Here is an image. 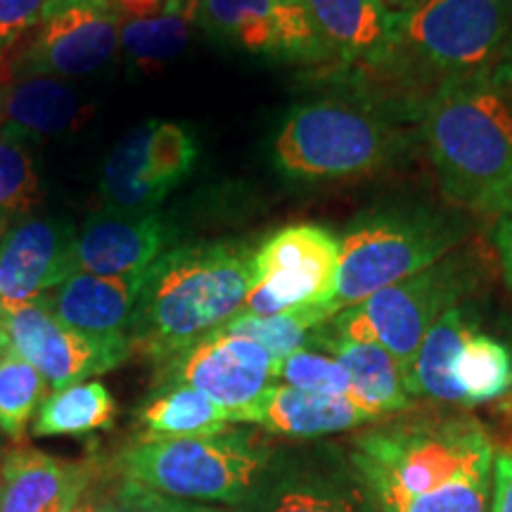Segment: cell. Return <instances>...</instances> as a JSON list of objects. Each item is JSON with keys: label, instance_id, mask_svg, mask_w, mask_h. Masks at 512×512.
Segmentation results:
<instances>
[{"label": "cell", "instance_id": "obj_25", "mask_svg": "<svg viewBox=\"0 0 512 512\" xmlns=\"http://www.w3.org/2000/svg\"><path fill=\"white\" fill-rule=\"evenodd\" d=\"M266 512H380L366 482L349 467H337L330 475L297 479L280 486L268 501Z\"/></svg>", "mask_w": 512, "mask_h": 512}, {"label": "cell", "instance_id": "obj_35", "mask_svg": "<svg viewBox=\"0 0 512 512\" xmlns=\"http://www.w3.org/2000/svg\"><path fill=\"white\" fill-rule=\"evenodd\" d=\"M489 512H512V451L496 456Z\"/></svg>", "mask_w": 512, "mask_h": 512}, {"label": "cell", "instance_id": "obj_11", "mask_svg": "<svg viewBox=\"0 0 512 512\" xmlns=\"http://www.w3.org/2000/svg\"><path fill=\"white\" fill-rule=\"evenodd\" d=\"M197 24L245 53L287 62L330 55L306 0H197Z\"/></svg>", "mask_w": 512, "mask_h": 512}, {"label": "cell", "instance_id": "obj_39", "mask_svg": "<svg viewBox=\"0 0 512 512\" xmlns=\"http://www.w3.org/2000/svg\"><path fill=\"white\" fill-rule=\"evenodd\" d=\"M377 3L384 5V8L392 12V15L403 17V15H406V12H411L415 5L420 3V0H377Z\"/></svg>", "mask_w": 512, "mask_h": 512}, {"label": "cell", "instance_id": "obj_5", "mask_svg": "<svg viewBox=\"0 0 512 512\" xmlns=\"http://www.w3.org/2000/svg\"><path fill=\"white\" fill-rule=\"evenodd\" d=\"M458 238L456 223L425 209H384L366 216L339 240L332 311L366 302L384 287L427 271Z\"/></svg>", "mask_w": 512, "mask_h": 512}, {"label": "cell", "instance_id": "obj_2", "mask_svg": "<svg viewBox=\"0 0 512 512\" xmlns=\"http://www.w3.org/2000/svg\"><path fill=\"white\" fill-rule=\"evenodd\" d=\"M254 283V252L242 242L166 249L147 268L133 311L131 349L171 363L242 313Z\"/></svg>", "mask_w": 512, "mask_h": 512}, {"label": "cell", "instance_id": "obj_8", "mask_svg": "<svg viewBox=\"0 0 512 512\" xmlns=\"http://www.w3.org/2000/svg\"><path fill=\"white\" fill-rule=\"evenodd\" d=\"M505 34L503 0H420L399 17V55L413 57L444 81L463 79L489 69Z\"/></svg>", "mask_w": 512, "mask_h": 512}, {"label": "cell", "instance_id": "obj_1", "mask_svg": "<svg viewBox=\"0 0 512 512\" xmlns=\"http://www.w3.org/2000/svg\"><path fill=\"white\" fill-rule=\"evenodd\" d=\"M351 463L380 512H489L496 453L475 418H425L363 432Z\"/></svg>", "mask_w": 512, "mask_h": 512}, {"label": "cell", "instance_id": "obj_34", "mask_svg": "<svg viewBox=\"0 0 512 512\" xmlns=\"http://www.w3.org/2000/svg\"><path fill=\"white\" fill-rule=\"evenodd\" d=\"M46 3L48 0H0V50L36 27Z\"/></svg>", "mask_w": 512, "mask_h": 512}, {"label": "cell", "instance_id": "obj_23", "mask_svg": "<svg viewBox=\"0 0 512 512\" xmlns=\"http://www.w3.org/2000/svg\"><path fill=\"white\" fill-rule=\"evenodd\" d=\"M475 330L470 316L463 306H451L432 325L422 347L415 356L411 375H408V392L411 396H427V399L444 403H463L453 380V363L467 335Z\"/></svg>", "mask_w": 512, "mask_h": 512}, {"label": "cell", "instance_id": "obj_10", "mask_svg": "<svg viewBox=\"0 0 512 512\" xmlns=\"http://www.w3.org/2000/svg\"><path fill=\"white\" fill-rule=\"evenodd\" d=\"M197 140L174 121H147L119 140L102 171V192L114 211H155L192 174Z\"/></svg>", "mask_w": 512, "mask_h": 512}, {"label": "cell", "instance_id": "obj_12", "mask_svg": "<svg viewBox=\"0 0 512 512\" xmlns=\"http://www.w3.org/2000/svg\"><path fill=\"white\" fill-rule=\"evenodd\" d=\"M171 384L209 396L233 422H249L254 406L275 380L278 358L254 339L214 332L169 363Z\"/></svg>", "mask_w": 512, "mask_h": 512}, {"label": "cell", "instance_id": "obj_33", "mask_svg": "<svg viewBox=\"0 0 512 512\" xmlns=\"http://www.w3.org/2000/svg\"><path fill=\"white\" fill-rule=\"evenodd\" d=\"M72 512H211L181 498H171L150 489V486L124 477L117 486L102 494H86L76 503Z\"/></svg>", "mask_w": 512, "mask_h": 512}, {"label": "cell", "instance_id": "obj_21", "mask_svg": "<svg viewBox=\"0 0 512 512\" xmlns=\"http://www.w3.org/2000/svg\"><path fill=\"white\" fill-rule=\"evenodd\" d=\"M311 344H318L320 349L337 358L349 377V396L375 418L403 411L411 403V392L406 387L401 366L380 344L332 335L330 330H325V325L313 330Z\"/></svg>", "mask_w": 512, "mask_h": 512}, {"label": "cell", "instance_id": "obj_22", "mask_svg": "<svg viewBox=\"0 0 512 512\" xmlns=\"http://www.w3.org/2000/svg\"><path fill=\"white\" fill-rule=\"evenodd\" d=\"M86 112L79 95L55 76L31 74L29 79L15 83L3 93L0 114H3L5 136H55L67 131Z\"/></svg>", "mask_w": 512, "mask_h": 512}, {"label": "cell", "instance_id": "obj_41", "mask_svg": "<svg viewBox=\"0 0 512 512\" xmlns=\"http://www.w3.org/2000/svg\"><path fill=\"white\" fill-rule=\"evenodd\" d=\"M508 72H510V79H512V67H510V69H508Z\"/></svg>", "mask_w": 512, "mask_h": 512}, {"label": "cell", "instance_id": "obj_36", "mask_svg": "<svg viewBox=\"0 0 512 512\" xmlns=\"http://www.w3.org/2000/svg\"><path fill=\"white\" fill-rule=\"evenodd\" d=\"M112 5V10L117 12L124 22L128 19H150V17H162L169 15L166 10V0H107Z\"/></svg>", "mask_w": 512, "mask_h": 512}, {"label": "cell", "instance_id": "obj_31", "mask_svg": "<svg viewBox=\"0 0 512 512\" xmlns=\"http://www.w3.org/2000/svg\"><path fill=\"white\" fill-rule=\"evenodd\" d=\"M190 41L188 17L162 15L121 22L119 43L138 64H157L176 57Z\"/></svg>", "mask_w": 512, "mask_h": 512}, {"label": "cell", "instance_id": "obj_27", "mask_svg": "<svg viewBox=\"0 0 512 512\" xmlns=\"http://www.w3.org/2000/svg\"><path fill=\"white\" fill-rule=\"evenodd\" d=\"M463 406L501 399L512 389V354L498 339L472 330L453 363Z\"/></svg>", "mask_w": 512, "mask_h": 512}, {"label": "cell", "instance_id": "obj_28", "mask_svg": "<svg viewBox=\"0 0 512 512\" xmlns=\"http://www.w3.org/2000/svg\"><path fill=\"white\" fill-rule=\"evenodd\" d=\"M325 318L318 311L299 309L275 313V316H252V313H238L228 325H223V332L254 339L266 351L283 361L294 351L309 347L311 335L318 325H323Z\"/></svg>", "mask_w": 512, "mask_h": 512}, {"label": "cell", "instance_id": "obj_6", "mask_svg": "<svg viewBox=\"0 0 512 512\" xmlns=\"http://www.w3.org/2000/svg\"><path fill=\"white\" fill-rule=\"evenodd\" d=\"M266 453L235 432L143 439L121 456L124 477L181 501H245Z\"/></svg>", "mask_w": 512, "mask_h": 512}, {"label": "cell", "instance_id": "obj_9", "mask_svg": "<svg viewBox=\"0 0 512 512\" xmlns=\"http://www.w3.org/2000/svg\"><path fill=\"white\" fill-rule=\"evenodd\" d=\"M337 264L339 240L328 228L299 223L278 230L254 252V283L242 313L309 309L330 320Z\"/></svg>", "mask_w": 512, "mask_h": 512}, {"label": "cell", "instance_id": "obj_32", "mask_svg": "<svg viewBox=\"0 0 512 512\" xmlns=\"http://www.w3.org/2000/svg\"><path fill=\"white\" fill-rule=\"evenodd\" d=\"M275 377H280L283 384H290L294 389L325 396H349L351 384L344 368L339 366L337 358L328 351L318 349H299L283 361H278Z\"/></svg>", "mask_w": 512, "mask_h": 512}, {"label": "cell", "instance_id": "obj_15", "mask_svg": "<svg viewBox=\"0 0 512 512\" xmlns=\"http://www.w3.org/2000/svg\"><path fill=\"white\" fill-rule=\"evenodd\" d=\"M76 230L64 219H31L0 238V313L46 297L74 275Z\"/></svg>", "mask_w": 512, "mask_h": 512}, {"label": "cell", "instance_id": "obj_14", "mask_svg": "<svg viewBox=\"0 0 512 512\" xmlns=\"http://www.w3.org/2000/svg\"><path fill=\"white\" fill-rule=\"evenodd\" d=\"M10 347L29 361L53 392L117 368L128 354L105 347L64 325L46 297L0 313Z\"/></svg>", "mask_w": 512, "mask_h": 512}, {"label": "cell", "instance_id": "obj_26", "mask_svg": "<svg viewBox=\"0 0 512 512\" xmlns=\"http://www.w3.org/2000/svg\"><path fill=\"white\" fill-rule=\"evenodd\" d=\"M117 403L102 382H79L53 392L38 411L36 437H83L112 425Z\"/></svg>", "mask_w": 512, "mask_h": 512}, {"label": "cell", "instance_id": "obj_38", "mask_svg": "<svg viewBox=\"0 0 512 512\" xmlns=\"http://www.w3.org/2000/svg\"><path fill=\"white\" fill-rule=\"evenodd\" d=\"M195 8L197 0H166V10L176 17H195Z\"/></svg>", "mask_w": 512, "mask_h": 512}, {"label": "cell", "instance_id": "obj_7", "mask_svg": "<svg viewBox=\"0 0 512 512\" xmlns=\"http://www.w3.org/2000/svg\"><path fill=\"white\" fill-rule=\"evenodd\" d=\"M463 283L460 261L441 259L427 271L375 292L366 302L342 309L323 325L332 335L380 344L408 382L422 339L441 313L456 306Z\"/></svg>", "mask_w": 512, "mask_h": 512}, {"label": "cell", "instance_id": "obj_17", "mask_svg": "<svg viewBox=\"0 0 512 512\" xmlns=\"http://www.w3.org/2000/svg\"><path fill=\"white\" fill-rule=\"evenodd\" d=\"M171 230L157 211L126 214L105 211L86 221L74 240V273L133 275L143 273L166 252Z\"/></svg>", "mask_w": 512, "mask_h": 512}, {"label": "cell", "instance_id": "obj_3", "mask_svg": "<svg viewBox=\"0 0 512 512\" xmlns=\"http://www.w3.org/2000/svg\"><path fill=\"white\" fill-rule=\"evenodd\" d=\"M427 152L451 200L484 211L512 207V79L486 72L444 81L422 114Z\"/></svg>", "mask_w": 512, "mask_h": 512}, {"label": "cell", "instance_id": "obj_16", "mask_svg": "<svg viewBox=\"0 0 512 512\" xmlns=\"http://www.w3.org/2000/svg\"><path fill=\"white\" fill-rule=\"evenodd\" d=\"M143 273L91 275L74 273L46 294L50 311L64 325L105 347L131 354L128 328L145 285Z\"/></svg>", "mask_w": 512, "mask_h": 512}, {"label": "cell", "instance_id": "obj_40", "mask_svg": "<svg viewBox=\"0 0 512 512\" xmlns=\"http://www.w3.org/2000/svg\"><path fill=\"white\" fill-rule=\"evenodd\" d=\"M10 349V339H8V332L3 328V320H0V361H3V356L8 354Z\"/></svg>", "mask_w": 512, "mask_h": 512}, {"label": "cell", "instance_id": "obj_24", "mask_svg": "<svg viewBox=\"0 0 512 512\" xmlns=\"http://www.w3.org/2000/svg\"><path fill=\"white\" fill-rule=\"evenodd\" d=\"M140 425L145 439H183L226 432L233 420L197 389L171 384L166 392L140 408Z\"/></svg>", "mask_w": 512, "mask_h": 512}, {"label": "cell", "instance_id": "obj_18", "mask_svg": "<svg viewBox=\"0 0 512 512\" xmlns=\"http://www.w3.org/2000/svg\"><path fill=\"white\" fill-rule=\"evenodd\" d=\"M330 53L344 62L387 64L399 55V17L377 0H306Z\"/></svg>", "mask_w": 512, "mask_h": 512}, {"label": "cell", "instance_id": "obj_20", "mask_svg": "<svg viewBox=\"0 0 512 512\" xmlns=\"http://www.w3.org/2000/svg\"><path fill=\"white\" fill-rule=\"evenodd\" d=\"M377 420L351 396L302 392L290 384H271L254 406L249 422L294 439H316L347 432Z\"/></svg>", "mask_w": 512, "mask_h": 512}, {"label": "cell", "instance_id": "obj_30", "mask_svg": "<svg viewBox=\"0 0 512 512\" xmlns=\"http://www.w3.org/2000/svg\"><path fill=\"white\" fill-rule=\"evenodd\" d=\"M41 197L34 159L22 138L0 133V238L19 216L34 209Z\"/></svg>", "mask_w": 512, "mask_h": 512}, {"label": "cell", "instance_id": "obj_37", "mask_svg": "<svg viewBox=\"0 0 512 512\" xmlns=\"http://www.w3.org/2000/svg\"><path fill=\"white\" fill-rule=\"evenodd\" d=\"M496 245H498V254H501L505 278H508V283L512 285V207L505 211L501 226H498Z\"/></svg>", "mask_w": 512, "mask_h": 512}, {"label": "cell", "instance_id": "obj_4", "mask_svg": "<svg viewBox=\"0 0 512 512\" xmlns=\"http://www.w3.org/2000/svg\"><path fill=\"white\" fill-rule=\"evenodd\" d=\"M392 126L373 107L320 100L290 112L273 140V164L292 181H347L394 157Z\"/></svg>", "mask_w": 512, "mask_h": 512}, {"label": "cell", "instance_id": "obj_29", "mask_svg": "<svg viewBox=\"0 0 512 512\" xmlns=\"http://www.w3.org/2000/svg\"><path fill=\"white\" fill-rule=\"evenodd\" d=\"M46 389L48 382L43 380V375L10 347L0 361V430L3 434L12 439L22 437Z\"/></svg>", "mask_w": 512, "mask_h": 512}, {"label": "cell", "instance_id": "obj_19", "mask_svg": "<svg viewBox=\"0 0 512 512\" xmlns=\"http://www.w3.org/2000/svg\"><path fill=\"white\" fill-rule=\"evenodd\" d=\"M91 475L88 465L15 451L0 472V512H72Z\"/></svg>", "mask_w": 512, "mask_h": 512}, {"label": "cell", "instance_id": "obj_13", "mask_svg": "<svg viewBox=\"0 0 512 512\" xmlns=\"http://www.w3.org/2000/svg\"><path fill=\"white\" fill-rule=\"evenodd\" d=\"M121 17L107 0H48L24 50L27 72L83 76L98 72L117 53Z\"/></svg>", "mask_w": 512, "mask_h": 512}]
</instances>
